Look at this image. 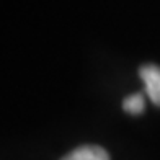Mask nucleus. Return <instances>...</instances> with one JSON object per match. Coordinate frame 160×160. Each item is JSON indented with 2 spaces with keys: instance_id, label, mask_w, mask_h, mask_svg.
<instances>
[{
  "instance_id": "1",
  "label": "nucleus",
  "mask_w": 160,
  "mask_h": 160,
  "mask_svg": "<svg viewBox=\"0 0 160 160\" xmlns=\"http://www.w3.org/2000/svg\"><path fill=\"white\" fill-rule=\"evenodd\" d=\"M139 75L145 85V92L150 101L160 106V67L154 64H145L139 69Z\"/></svg>"
},
{
  "instance_id": "2",
  "label": "nucleus",
  "mask_w": 160,
  "mask_h": 160,
  "mask_svg": "<svg viewBox=\"0 0 160 160\" xmlns=\"http://www.w3.org/2000/svg\"><path fill=\"white\" fill-rule=\"evenodd\" d=\"M62 160H110V155L100 145H83L72 150Z\"/></svg>"
},
{
  "instance_id": "3",
  "label": "nucleus",
  "mask_w": 160,
  "mask_h": 160,
  "mask_svg": "<svg viewBox=\"0 0 160 160\" xmlns=\"http://www.w3.org/2000/svg\"><path fill=\"white\" fill-rule=\"evenodd\" d=\"M122 108L131 114L142 113L144 111V97H142V93H136V95L128 97L124 101H122Z\"/></svg>"
}]
</instances>
